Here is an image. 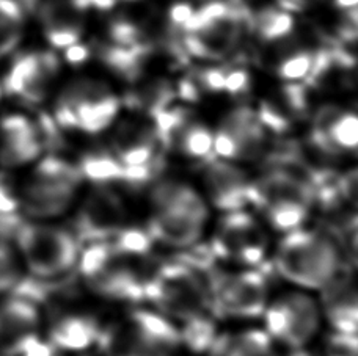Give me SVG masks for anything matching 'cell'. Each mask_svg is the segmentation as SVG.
I'll use <instances>...</instances> for the list:
<instances>
[{"instance_id":"obj_22","label":"cell","mask_w":358,"mask_h":356,"mask_svg":"<svg viewBox=\"0 0 358 356\" xmlns=\"http://www.w3.org/2000/svg\"><path fill=\"white\" fill-rule=\"evenodd\" d=\"M101 328L93 317L79 313H65L50 322L49 342L62 352H82L101 338Z\"/></svg>"},{"instance_id":"obj_19","label":"cell","mask_w":358,"mask_h":356,"mask_svg":"<svg viewBox=\"0 0 358 356\" xmlns=\"http://www.w3.org/2000/svg\"><path fill=\"white\" fill-rule=\"evenodd\" d=\"M159 140L155 127L123 121L112 137V152L124 171L159 167Z\"/></svg>"},{"instance_id":"obj_21","label":"cell","mask_w":358,"mask_h":356,"mask_svg":"<svg viewBox=\"0 0 358 356\" xmlns=\"http://www.w3.org/2000/svg\"><path fill=\"white\" fill-rule=\"evenodd\" d=\"M44 34L55 47L66 49L82 36V10L73 0H44L40 6Z\"/></svg>"},{"instance_id":"obj_39","label":"cell","mask_w":358,"mask_h":356,"mask_svg":"<svg viewBox=\"0 0 358 356\" xmlns=\"http://www.w3.org/2000/svg\"><path fill=\"white\" fill-rule=\"evenodd\" d=\"M195 10L192 8L189 3H176L171 6L170 10V22L173 25V29H184V25L190 21V17L194 16Z\"/></svg>"},{"instance_id":"obj_45","label":"cell","mask_w":358,"mask_h":356,"mask_svg":"<svg viewBox=\"0 0 358 356\" xmlns=\"http://www.w3.org/2000/svg\"><path fill=\"white\" fill-rule=\"evenodd\" d=\"M0 94H2V90H0Z\"/></svg>"},{"instance_id":"obj_17","label":"cell","mask_w":358,"mask_h":356,"mask_svg":"<svg viewBox=\"0 0 358 356\" xmlns=\"http://www.w3.org/2000/svg\"><path fill=\"white\" fill-rule=\"evenodd\" d=\"M311 143L325 156H340L355 151L358 144V119L352 112L325 105L317 112L310 133Z\"/></svg>"},{"instance_id":"obj_16","label":"cell","mask_w":358,"mask_h":356,"mask_svg":"<svg viewBox=\"0 0 358 356\" xmlns=\"http://www.w3.org/2000/svg\"><path fill=\"white\" fill-rule=\"evenodd\" d=\"M46 148L40 126L24 115L0 119V167L13 170L40 158Z\"/></svg>"},{"instance_id":"obj_30","label":"cell","mask_w":358,"mask_h":356,"mask_svg":"<svg viewBox=\"0 0 358 356\" xmlns=\"http://www.w3.org/2000/svg\"><path fill=\"white\" fill-rule=\"evenodd\" d=\"M252 29L264 41H280L291 34L294 19L286 11L266 8L252 19Z\"/></svg>"},{"instance_id":"obj_8","label":"cell","mask_w":358,"mask_h":356,"mask_svg":"<svg viewBox=\"0 0 358 356\" xmlns=\"http://www.w3.org/2000/svg\"><path fill=\"white\" fill-rule=\"evenodd\" d=\"M120 99L102 82L82 79L73 82L60 94L54 121L65 129L99 133L113 123Z\"/></svg>"},{"instance_id":"obj_11","label":"cell","mask_w":358,"mask_h":356,"mask_svg":"<svg viewBox=\"0 0 358 356\" xmlns=\"http://www.w3.org/2000/svg\"><path fill=\"white\" fill-rule=\"evenodd\" d=\"M209 246L215 258L255 269L266 258L268 239L258 220L244 209L223 215Z\"/></svg>"},{"instance_id":"obj_32","label":"cell","mask_w":358,"mask_h":356,"mask_svg":"<svg viewBox=\"0 0 358 356\" xmlns=\"http://www.w3.org/2000/svg\"><path fill=\"white\" fill-rule=\"evenodd\" d=\"M21 279V260L15 245L10 240L0 239V294H11Z\"/></svg>"},{"instance_id":"obj_20","label":"cell","mask_w":358,"mask_h":356,"mask_svg":"<svg viewBox=\"0 0 358 356\" xmlns=\"http://www.w3.org/2000/svg\"><path fill=\"white\" fill-rule=\"evenodd\" d=\"M321 311L338 333L357 334L358 298L352 278L336 275L321 289Z\"/></svg>"},{"instance_id":"obj_44","label":"cell","mask_w":358,"mask_h":356,"mask_svg":"<svg viewBox=\"0 0 358 356\" xmlns=\"http://www.w3.org/2000/svg\"><path fill=\"white\" fill-rule=\"evenodd\" d=\"M219 2H225L229 5H241L242 0H219Z\"/></svg>"},{"instance_id":"obj_43","label":"cell","mask_w":358,"mask_h":356,"mask_svg":"<svg viewBox=\"0 0 358 356\" xmlns=\"http://www.w3.org/2000/svg\"><path fill=\"white\" fill-rule=\"evenodd\" d=\"M294 350H296V352H294L291 356H313L311 353L302 350V348H294Z\"/></svg>"},{"instance_id":"obj_1","label":"cell","mask_w":358,"mask_h":356,"mask_svg":"<svg viewBox=\"0 0 358 356\" xmlns=\"http://www.w3.org/2000/svg\"><path fill=\"white\" fill-rule=\"evenodd\" d=\"M311 170L299 154L285 156L267 163L264 173L252 179L250 206H255L275 231L289 232L308 218L315 205V181Z\"/></svg>"},{"instance_id":"obj_40","label":"cell","mask_w":358,"mask_h":356,"mask_svg":"<svg viewBox=\"0 0 358 356\" xmlns=\"http://www.w3.org/2000/svg\"><path fill=\"white\" fill-rule=\"evenodd\" d=\"M178 94L181 96L184 101H189V103H195L198 99V82L195 79H185L178 87Z\"/></svg>"},{"instance_id":"obj_13","label":"cell","mask_w":358,"mask_h":356,"mask_svg":"<svg viewBox=\"0 0 358 356\" xmlns=\"http://www.w3.org/2000/svg\"><path fill=\"white\" fill-rule=\"evenodd\" d=\"M266 142V129L257 112L250 107H238L214 133V154L229 162L255 161L264 152Z\"/></svg>"},{"instance_id":"obj_31","label":"cell","mask_w":358,"mask_h":356,"mask_svg":"<svg viewBox=\"0 0 358 356\" xmlns=\"http://www.w3.org/2000/svg\"><path fill=\"white\" fill-rule=\"evenodd\" d=\"M178 332L181 344L187 346L194 352H206L217 338L214 320L210 317L200 316L195 319L179 323Z\"/></svg>"},{"instance_id":"obj_25","label":"cell","mask_w":358,"mask_h":356,"mask_svg":"<svg viewBox=\"0 0 358 356\" xmlns=\"http://www.w3.org/2000/svg\"><path fill=\"white\" fill-rule=\"evenodd\" d=\"M82 181H90L94 186H110L115 182L124 181V168L113 156L110 149H90L82 154L76 163Z\"/></svg>"},{"instance_id":"obj_12","label":"cell","mask_w":358,"mask_h":356,"mask_svg":"<svg viewBox=\"0 0 358 356\" xmlns=\"http://www.w3.org/2000/svg\"><path fill=\"white\" fill-rule=\"evenodd\" d=\"M124 201L110 186H94L74 217V236L85 244L106 242L126 226Z\"/></svg>"},{"instance_id":"obj_29","label":"cell","mask_w":358,"mask_h":356,"mask_svg":"<svg viewBox=\"0 0 358 356\" xmlns=\"http://www.w3.org/2000/svg\"><path fill=\"white\" fill-rule=\"evenodd\" d=\"M22 21V8L16 0H0V59L21 40Z\"/></svg>"},{"instance_id":"obj_41","label":"cell","mask_w":358,"mask_h":356,"mask_svg":"<svg viewBox=\"0 0 358 356\" xmlns=\"http://www.w3.org/2000/svg\"><path fill=\"white\" fill-rule=\"evenodd\" d=\"M65 57L69 63H73V65H80V63H84L90 57V49L87 46H82V44L76 43L73 46L66 47Z\"/></svg>"},{"instance_id":"obj_42","label":"cell","mask_w":358,"mask_h":356,"mask_svg":"<svg viewBox=\"0 0 358 356\" xmlns=\"http://www.w3.org/2000/svg\"><path fill=\"white\" fill-rule=\"evenodd\" d=\"M357 2H358V0H335L338 8L346 10V11L357 8Z\"/></svg>"},{"instance_id":"obj_10","label":"cell","mask_w":358,"mask_h":356,"mask_svg":"<svg viewBox=\"0 0 358 356\" xmlns=\"http://www.w3.org/2000/svg\"><path fill=\"white\" fill-rule=\"evenodd\" d=\"M267 334L291 348H303L315 338L321 320L315 298L303 292L278 297L264 309Z\"/></svg>"},{"instance_id":"obj_26","label":"cell","mask_w":358,"mask_h":356,"mask_svg":"<svg viewBox=\"0 0 358 356\" xmlns=\"http://www.w3.org/2000/svg\"><path fill=\"white\" fill-rule=\"evenodd\" d=\"M169 148L195 161H208L214 154V133L206 126L187 121L176 132Z\"/></svg>"},{"instance_id":"obj_37","label":"cell","mask_w":358,"mask_h":356,"mask_svg":"<svg viewBox=\"0 0 358 356\" xmlns=\"http://www.w3.org/2000/svg\"><path fill=\"white\" fill-rule=\"evenodd\" d=\"M59 352L60 350L54 344L36 336L31 341L25 342L13 356H60Z\"/></svg>"},{"instance_id":"obj_34","label":"cell","mask_w":358,"mask_h":356,"mask_svg":"<svg viewBox=\"0 0 358 356\" xmlns=\"http://www.w3.org/2000/svg\"><path fill=\"white\" fill-rule=\"evenodd\" d=\"M110 38L118 46H136V44L148 43L138 25L129 19H115L110 24Z\"/></svg>"},{"instance_id":"obj_6","label":"cell","mask_w":358,"mask_h":356,"mask_svg":"<svg viewBox=\"0 0 358 356\" xmlns=\"http://www.w3.org/2000/svg\"><path fill=\"white\" fill-rule=\"evenodd\" d=\"M80 186L76 163L59 156L43 157L17 190L21 211L34 220L59 217L73 205Z\"/></svg>"},{"instance_id":"obj_23","label":"cell","mask_w":358,"mask_h":356,"mask_svg":"<svg viewBox=\"0 0 358 356\" xmlns=\"http://www.w3.org/2000/svg\"><path fill=\"white\" fill-rule=\"evenodd\" d=\"M107 356H171L175 350L156 339L146 329L138 327L131 317L123 328L117 332L101 333Z\"/></svg>"},{"instance_id":"obj_9","label":"cell","mask_w":358,"mask_h":356,"mask_svg":"<svg viewBox=\"0 0 358 356\" xmlns=\"http://www.w3.org/2000/svg\"><path fill=\"white\" fill-rule=\"evenodd\" d=\"M210 309L234 319H255L267 306V281L257 269L213 270L206 285Z\"/></svg>"},{"instance_id":"obj_5","label":"cell","mask_w":358,"mask_h":356,"mask_svg":"<svg viewBox=\"0 0 358 356\" xmlns=\"http://www.w3.org/2000/svg\"><path fill=\"white\" fill-rule=\"evenodd\" d=\"M21 264L36 279L60 278L78 265L80 246L71 231L40 220H24L13 239Z\"/></svg>"},{"instance_id":"obj_33","label":"cell","mask_w":358,"mask_h":356,"mask_svg":"<svg viewBox=\"0 0 358 356\" xmlns=\"http://www.w3.org/2000/svg\"><path fill=\"white\" fill-rule=\"evenodd\" d=\"M313 60H315V52L297 50L278 63L277 73L281 79L287 82L305 80L313 68Z\"/></svg>"},{"instance_id":"obj_38","label":"cell","mask_w":358,"mask_h":356,"mask_svg":"<svg viewBox=\"0 0 358 356\" xmlns=\"http://www.w3.org/2000/svg\"><path fill=\"white\" fill-rule=\"evenodd\" d=\"M198 85L209 91H223L225 85V68H209L196 75Z\"/></svg>"},{"instance_id":"obj_27","label":"cell","mask_w":358,"mask_h":356,"mask_svg":"<svg viewBox=\"0 0 358 356\" xmlns=\"http://www.w3.org/2000/svg\"><path fill=\"white\" fill-rule=\"evenodd\" d=\"M175 96L176 91L171 88L170 82L165 79H157L127 93L124 96V103L131 109L146 112L150 117H152L157 112L170 107Z\"/></svg>"},{"instance_id":"obj_18","label":"cell","mask_w":358,"mask_h":356,"mask_svg":"<svg viewBox=\"0 0 358 356\" xmlns=\"http://www.w3.org/2000/svg\"><path fill=\"white\" fill-rule=\"evenodd\" d=\"M40 319L36 303L27 298L8 295L0 300V356H13L25 342L40 336Z\"/></svg>"},{"instance_id":"obj_7","label":"cell","mask_w":358,"mask_h":356,"mask_svg":"<svg viewBox=\"0 0 358 356\" xmlns=\"http://www.w3.org/2000/svg\"><path fill=\"white\" fill-rule=\"evenodd\" d=\"M78 264L82 281L96 295L118 302L143 300V276L131 259L121 256L107 242L87 244Z\"/></svg>"},{"instance_id":"obj_24","label":"cell","mask_w":358,"mask_h":356,"mask_svg":"<svg viewBox=\"0 0 358 356\" xmlns=\"http://www.w3.org/2000/svg\"><path fill=\"white\" fill-rule=\"evenodd\" d=\"M209 356H278L272 338L261 329L217 336Z\"/></svg>"},{"instance_id":"obj_2","label":"cell","mask_w":358,"mask_h":356,"mask_svg":"<svg viewBox=\"0 0 358 356\" xmlns=\"http://www.w3.org/2000/svg\"><path fill=\"white\" fill-rule=\"evenodd\" d=\"M146 231L157 244L187 250L200 242L209 217L204 196L189 184L165 179L151 190Z\"/></svg>"},{"instance_id":"obj_15","label":"cell","mask_w":358,"mask_h":356,"mask_svg":"<svg viewBox=\"0 0 358 356\" xmlns=\"http://www.w3.org/2000/svg\"><path fill=\"white\" fill-rule=\"evenodd\" d=\"M59 73V60L50 52H25L13 61L5 77V90L27 104L46 98L48 88Z\"/></svg>"},{"instance_id":"obj_3","label":"cell","mask_w":358,"mask_h":356,"mask_svg":"<svg viewBox=\"0 0 358 356\" xmlns=\"http://www.w3.org/2000/svg\"><path fill=\"white\" fill-rule=\"evenodd\" d=\"M273 265L286 281L319 290L338 273L340 251L324 232L299 228L285 232L275 250Z\"/></svg>"},{"instance_id":"obj_4","label":"cell","mask_w":358,"mask_h":356,"mask_svg":"<svg viewBox=\"0 0 358 356\" xmlns=\"http://www.w3.org/2000/svg\"><path fill=\"white\" fill-rule=\"evenodd\" d=\"M143 300L155 304L175 325L213 311L203 279L184 262L157 265L143 275Z\"/></svg>"},{"instance_id":"obj_36","label":"cell","mask_w":358,"mask_h":356,"mask_svg":"<svg viewBox=\"0 0 358 356\" xmlns=\"http://www.w3.org/2000/svg\"><path fill=\"white\" fill-rule=\"evenodd\" d=\"M250 90V74L244 68H225L223 91L229 94H244Z\"/></svg>"},{"instance_id":"obj_46","label":"cell","mask_w":358,"mask_h":356,"mask_svg":"<svg viewBox=\"0 0 358 356\" xmlns=\"http://www.w3.org/2000/svg\"><path fill=\"white\" fill-rule=\"evenodd\" d=\"M0 176H2V175H0Z\"/></svg>"},{"instance_id":"obj_14","label":"cell","mask_w":358,"mask_h":356,"mask_svg":"<svg viewBox=\"0 0 358 356\" xmlns=\"http://www.w3.org/2000/svg\"><path fill=\"white\" fill-rule=\"evenodd\" d=\"M203 186L210 206L223 214L244 211L250 206V184L245 171L229 161L210 157L204 161Z\"/></svg>"},{"instance_id":"obj_35","label":"cell","mask_w":358,"mask_h":356,"mask_svg":"<svg viewBox=\"0 0 358 356\" xmlns=\"http://www.w3.org/2000/svg\"><path fill=\"white\" fill-rule=\"evenodd\" d=\"M325 356H358L357 334L335 332L325 342Z\"/></svg>"},{"instance_id":"obj_28","label":"cell","mask_w":358,"mask_h":356,"mask_svg":"<svg viewBox=\"0 0 358 356\" xmlns=\"http://www.w3.org/2000/svg\"><path fill=\"white\" fill-rule=\"evenodd\" d=\"M115 251L120 253L121 256L127 259H140L148 256L152 244L155 240L151 239L150 232L142 228H134V226H124L121 230L113 234V236L106 240Z\"/></svg>"}]
</instances>
